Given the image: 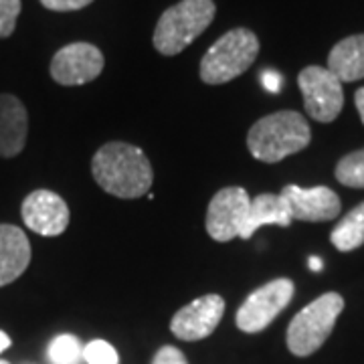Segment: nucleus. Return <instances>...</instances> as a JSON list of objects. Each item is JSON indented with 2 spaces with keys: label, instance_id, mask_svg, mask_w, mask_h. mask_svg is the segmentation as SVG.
I'll use <instances>...</instances> for the list:
<instances>
[{
  "label": "nucleus",
  "instance_id": "f257e3e1",
  "mask_svg": "<svg viewBox=\"0 0 364 364\" xmlns=\"http://www.w3.org/2000/svg\"><path fill=\"white\" fill-rule=\"evenodd\" d=\"M95 182L117 198H138L146 195L154 181L150 160L142 148L126 142L104 144L91 160Z\"/></svg>",
  "mask_w": 364,
  "mask_h": 364
},
{
  "label": "nucleus",
  "instance_id": "f03ea898",
  "mask_svg": "<svg viewBox=\"0 0 364 364\" xmlns=\"http://www.w3.org/2000/svg\"><path fill=\"white\" fill-rule=\"evenodd\" d=\"M312 140L308 119L291 109L275 112L257 119L247 134L251 156L265 164L282 162L284 158L298 154Z\"/></svg>",
  "mask_w": 364,
  "mask_h": 364
},
{
  "label": "nucleus",
  "instance_id": "7ed1b4c3",
  "mask_svg": "<svg viewBox=\"0 0 364 364\" xmlns=\"http://www.w3.org/2000/svg\"><path fill=\"white\" fill-rule=\"evenodd\" d=\"M215 14L213 0H181L160 16L152 35L154 49L164 57L178 55L207 31Z\"/></svg>",
  "mask_w": 364,
  "mask_h": 364
},
{
  "label": "nucleus",
  "instance_id": "20e7f679",
  "mask_svg": "<svg viewBox=\"0 0 364 364\" xmlns=\"http://www.w3.org/2000/svg\"><path fill=\"white\" fill-rule=\"evenodd\" d=\"M259 39L249 28H233L213 43L205 53L198 75L208 85H223L243 75L255 63Z\"/></svg>",
  "mask_w": 364,
  "mask_h": 364
},
{
  "label": "nucleus",
  "instance_id": "39448f33",
  "mask_svg": "<svg viewBox=\"0 0 364 364\" xmlns=\"http://www.w3.org/2000/svg\"><path fill=\"white\" fill-rule=\"evenodd\" d=\"M344 310V298L336 291H328L299 310L287 326L286 342L294 356L306 358L324 346L332 334L338 316Z\"/></svg>",
  "mask_w": 364,
  "mask_h": 364
},
{
  "label": "nucleus",
  "instance_id": "423d86ee",
  "mask_svg": "<svg viewBox=\"0 0 364 364\" xmlns=\"http://www.w3.org/2000/svg\"><path fill=\"white\" fill-rule=\"evenodd\" d=\"M296 286L287 277H277L265 286L251 291L237 312V328L247 334H257L289 306Z\"/></svg>",
  "mask_w": 364,
  "mask_h": 364
},
{
  "label": "nucleus",
  "instance_id": "0eeeda50",
  "mask_svg": "<svg viewBox=\"0 0 364 364\" xmlns=\"http://www.w3.org/2000/svg\"><path fill=\"white\" fill-rule=\"evenodd\" d=\"M298 85L304 95L306 114L322 124H330L340 116L344 107V91L340 79L328 71V67L310 65L301 69Z\"/></svg>",
  "mask_w": 364,
  "mask_h": 364
},
{
  "label": "nucleus",
  "instance_id": "6e6552de",
  "mask_svg": "<svg viewBox=\"0 0 364 364\" xmlns=\"http://www.w3.org/2000/svg\"><path fill=\"white\" fill-rule=\"evenodd\" d=\"M251 196L241 186H227L210 198L207 208V233L215 241H231L241 237L247 221Z\"/></svg>",
  "mask_w": 364,
  "mask_h": 364
},
{
  "label": "nucleus",
  "instance_id": "1a4fd4ad",
  "mask_svg": "<svg viewBox=\"0 0 364 364\" xmlns=\"http://www.w3.org/2000/svg\"><path fill=\"white\" fill-rule=\"evenodd\" d=\"M104 71V55L91 43H71L55 53L51 77L65 87L83 85L100 77Z\"/></svg>",
  "mask_w": 364,
  "mask_h": 364
},
{
  "label": "nucleus",
  "instance_id": "9d476101",
  "mask_svg": "<svg viewBox=\"0 0 364 364\" xmlns=\"http://www.w3.org/2000/svg\"><path fill=\"white\" fill-rule=\"evenodd\" d=\"M291 221L326 223L336 219L342 210L338 195L328 186L301 188L298 184H287L282 191Z\"/></svg>",
  "mask_w": 364,
  "mask_h": 364
},
{
  "label": "nucleus",
  "instance_id": "9b49d317",
  "mask_svg": "<svg viewBox=\"0 0 364 364\" xmlns=\"http://www.w3.org/2000/svg\"><path fill=\"white\" fill-rule=\"evenodd\" d=\"M225 299L219 294H208L181 308L170 320V330L176 338L186 342L208 338L223 320Z\"/></svg>",
  "mask_w": 364,
  "mask_h": 364
},
{
  "label": "nucleus",
  "instance_id": "f8f14e48",
  "mask_svg": "<svg viewBox=\"0 0 364 364\" xmlns=\"http://www.w3.org/2000/svg\"><path fill=\"white\" fill-rule=\"evenodd\" d=\"M21 217L26 229L43 237H57L65 233L69 225V207L57 193L41 188V191H33L23 200Z\"/></svg>",
  "mask_w": 364,
  "mask_h": 364
},
{
  "label": "nucleus",
  "instance_id": "ddd939ff",
  "mask_svg": "<svg viewBox=\"0 0 364 364\" xmlns=\"http://www.w3.org/2000/svg\"><path fill=\"white\" fill-rule=\"evenodd\" d=\"M26 132L28 116L23 102L16 95L0 93V156H18L26 144Z\"/></svg>",
  "mask_w": 364,
  "mask_h": 364
},
{
  "label": "nucleus",
  "instance_id": "4468645a",
  "mask_svg": "<svg viewBox=\"0 0 364 364\" xmlns=\"http://www.w3.org/2000/svg\"><path fill=\"white\" fill-rule=\"evenodd\" d=\"M31 263V243L16 225H0V287L16 282Z\"/></svg>",
  "mask_w": 364,
  "mask_h": 364
},
{
  "label": "nucleus",
  "instance_id": "2eb2a0df",
  "mask_svg": "<svg viewBox=\"0 0 364 364\" xmlns=\"http://www.w3.org/2000/svg\"><path fill=\"white\" fill-rule=\"evenodd\" d=\"M328 71H332L340 83L364 79V33L346 37L332 47L328 55Z\"/></svg>",
  "mask_w": 364,
  "mask_h": 364
},
{
  "label": "nucleus",
  "instance_id": "dca6fc26",
  "mask_svg": "<svg viewBox=\"0 0 364 364\" xmlns=\"http://www.w3.org/2000/svg\"><path fill=\"white\" fill-rule=\"evenodd\" d=\"M291 217L287 213L286 203L279 195H272V193H263V195L255 196L251 200V208H249L247 221L241 231L239 239H251V235L263 225H277V227H289L291 225Z\"/></svg>",
  "mask_w": 364,
  "mask_h": 364
},
{
  "label": "nucleus",
  "instance_id": "f3484780",
  "mask_svg": "<svg viewBox=\"0 0 364 364\" xmlns=\"http://www.w3.org/2000/svg\"><path fill=\"white\" fill-rule=\"evenodd\" d=\"M330 241L342 253H348L364 245V203L356 205L350 213H346L340 219L334 231L330 233Z\"/></svg>",
  "mask_w": 364,
  "mask_h": 364
},
{
  "label": "nucleus",
  "instance_id": "a211bd4d",
  "mask_svg": "<svg viewBox=\"0 0 364 364\" xmlns=\"http://www.w3.org/2000/svg\"><path fill=\"white\" fill-rule=\"evenodd\" d=\"M336 181L350 188H364V148L342 156L336 164Z\"/></svg>",
  "mask_w": 364,
  "mask_h": 364
},
{
  "label": "nucleus",
  "instance_id": "6ab92c4d",
  "mask_svg": "<svg viewBox=\"0 0 364 364\" xmlns=\"http://www.w3.org/2000/svg\"><path fill=\"white\" fill-rule=\"evenodd\" d=\"M81 358H83V346L73 334H61L49 346V360L53 364H77Z\"/></svg>",
  "mask_w": 364,
  "mask_h": 364
},
{
  "label": "nucleus",
  "instance_id": "aec40b11",
  "mask_svg": "<svg viewBox=\"0 0 364 364\" xmlns=\"http://www.w3.org/2000/svg\"><path fill=\"white\" fill-rule=\"evenodd\" d=\"M83 358L87 364H119L116 348L105 340H93L83 346Z\"/></svg>",
  "mask_w": 364,
  "mask_h": 364
},
{
  "label": "nucleus",
  "instance_id": "412c9836",
  "mask_svg": "<svg viewBox=\"0 0 364 364\" xmlns=\"http://www.w3.org/2000/svg\"><path fill=\"white\" fill-rule=\"evenodd\" d=\"M21 14V0H0V39L11 37Z\"/></svg>",
  "mask_w": 364,
  "mask_h": 364
},
{
  "label": "nucleus",
  "instance_id": "4be33fe9",
  "mask_svg": "<svg viewBox=\"0 0 364 364\" xmlns=\"http://www.w3.org/2000/svg\"><path fill=\"white\" fill-rule=\"evenodd\" d=\"M93 0H41V4L55 13H71L90 6Z\"/></svg>",
  "mask_w": 364,
  "mask_h": 364
},
{
  "label": "nucleus",
  "instance_id": "5701e85b",
  "mask_svg": "<svg viewBox=\"0 0 364 364\" xmlns=\"http://www.w3.org/2000/svg\"><path fill=\"white\" fill-rule=\"evenodd\" d=\"M152 364H188V363H186V356H184L178 348H174V346H162V348L156 352V356H154Z\"/></svg>",
  "mask_w": 364,
  "mask_h": 364
},
{
  "label": "nucleus",
  "instance_id": "b1692460",
  "mask_svg": "<svg viewBox=\"0 0 364 364\" xmlns=\"http://www.w3.org/2000/svg\"><path fill=\"white\" fill-rule=\"evenodd\" d=\"M261 81H263V87L267 91H272V93H277V91L282 90V85H284V77L277 71H272V69L261 73Z\"/></svg>",
  "mask_w": 364,
  "mask_h": 364
},
{
  "label": "nucleus",
  "instance_id": "393cba45",
  "mask_svg": "<svg viewBox=\"0 0 364 364\" xmlns=\"http://www.w3.org/2000/svg\"><path fill=\"white\" fill-rule=\"evenodd\" d=\"M354 104H356V109H358V116L363 119L364 124V87L354 93Z\"/></svg>",
  "mask_w": 364,
  "mask_h": 364
},
{
  "label": "nucleus",
  "instance_id": "a878e982",
  "mask_svg": "<svg viewBox=\"0 0 364 364\" xmlns=\"http://www.w3.org/2000/svg\"><path fill=\"white\" fill-rule=\"evenodd\" d=\"M11 344H13L11 336H9L6 332H2V330H0V354H2L4 350H9V348H11Z\"/></svg>",
  "mask_w": 364,
  "mask_h": 364
},
{
  "label": "nucleus",
  "instance_id": "bb28decb",
  "mask_svg": "<svg viewBox=\"0 0 364 364\" xmlns=\"http://www.w3.org/2000/svg\"><path fill=\"white\" fill-rule=\"evenodd\" d=\"M310 269H312V272H320V269H322V259L310 257Z\"/></svg>",
  "mask_w": 364,
  "mask_h": 364
},
{
  "label": "nucleus",
  "instance_id": "cd10ccee",
  "mask_svg": "<svg viewBox=\"0 0 364 364\" xmlns=\"http://www.w3.org/2000/svg\"><path fill=\"white\" fill-rule=\"evenodd\" d=\"M0 364H9V363H4V360H0Z\"/></svg>",
  "mask_w": 364,
  "mask_h": 364
}]
</instances>
